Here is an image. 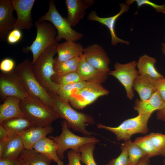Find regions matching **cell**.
<instances>
[{
    "instance_id": "cell-1",
    "label": "cell",
    "mask_w": 165,
    "mask_h": 165,
    "mask_svg": "<svg viewBox=\"0 0 165 165\" xmlns=\"http://www.w3.org/2000/svg\"><path fill=\"white\" fill-rule=\"evenodd\" d=\"M48 92L52 98V108L60 118L66 121L69 128H71L86 136H90L92 133L87 130L86 126L95 123L93 117L89 115L76 111L68 101L60 97L56 93Z\"/></svg>"
},
{
    "instance_id": "cell-2",
    "label": "cell",
    "mask_w": 165,
    "mask_h": 165,
    "mask_svg": "<svg viewBox=\"0 0 165 165\" xmlns=\"http://www.w3.org/2000/svg\"><path fill=\"white\" fill-rule=\"evenodd\" d=\"M58 42L45 49L35 62L32 64V68L35 78L42 87L47 92L57 93L60 86L52 80L55 75L54 70V57L57 53Z\"/></svg>"
},
{
    "instance_id": "cell-3",
    "label": "cell",
    "mask_w": 165,
    "mask_h": 165,
    "mask_svg": "<svg viewBox=\"0 0 165 165\" xmlns=\"http://www.w3.org/2000/svg\"><path fill=\"white\" fill-rule=\"evenodd\" d=\"M20 105L21 111L32 121L35 127L51 126L54 121L60 118L52 107L33 97L30 96L21 101Z\"/></svg>"
},
{
    "instance_id": "cell-4",
    "label": "cell",
    "mask_w": 165,
    "mask_h": 165,
    "mask_svg": "<svg viewBox=\"0 0 165 165\" xmlns=\"http://www.w3.org/2000/svg\"><path fill=\"white\" fill-rule=\"evenodd\" d=\"M24 88L31 97L36 98L52 107V98L35 78L32 68V61L26 59L14 69Z\"/></svg>"
},
{
    "instance_id": "cell-5",
    "label": "cell",
    "mask_w": 165,
    "mask_h": 165,
    "mask_svg": "<svg viewBox=\"0 0 165 165\" xmlns=\"http://www.w3.org/2000/svg\"><path fill=\"white\" fill-rule=\"evenodd\" d=\"M152 113L138 114L135 117L125 120L119 126L112 127L97 124V127L109 130L114 134L118 141H124L130 140L134 134L138 133L144 134L149 131L148 121Z\"/></svg>"
},
{
    "instance_id": "cell-6",
    "label": "cell",
    "mask_w": 165,
    "mask_h": 165,
    "mask_svg": "<svg viewBox=\"0 0 165 165\" xmlns=\"http://www.w3.org/2000/svg\"><path fill=\"white\" fill-rule=\"evenodd\" d=\"M38 21H49L54 26L57 32L56 40L58 42L62 39L75 42L83 37V35L73 30L66 18L63 17L60 14L53 0L49 2L47 12L41 16Z\"/></svg>"
},
{
    "instance_id": "cell-7",
    "label": "cell",
    "mask_w": 165,
    "mask_h": 165,
    "mask_svg": "<svg viewBox=\"0 0 165 165\" xmlns=\"http://www.w3.org/2000/svg\"><path fill=\"white\" fill-rule=\"evenodd\" d=\"M35 24L37 29V35L35 40L30 46L22 49L24 53L31 52L32 64L45 49L58 42L56 40L57 31L51 23L37 21L35 22Z\"/></svg>"
},
{
    "instance_id": "cell-8",
    "label": "cell",
    "mask_w": 165,
    "mask_h": 165,
    "mask_svg": "<svg viewBox=\"0 0 165 165\" xmlns=\"http://www.w3.org/2000/svg\"><path fill=\"white\" fill-rule=\"evenodd\" d=\"M61 126L62 131L59 135L50 136L49 138L54 140L57 144V154L61 160L64 159V153L67 149H71L79 152V148L83 145L99 141V140L94 137H82L74 134L69 130L67 123L64 120L62 121Z\"/></svg>"
},
{
    "instance_id": "cell-9",
    "label": "cell",
    "mask_w": 165,
    "mask_h": 165,
    "mask_svg": "<svg viewBox=\"0 0 165 165\" xmlns=\"http://www.w3.org/2000/svg\"><path fill=\"white\" fill-rule=\"evenodd\" d=\"M109 93L101 84L87 82L85 86L72 96L68 102L75 108L82 109L99 97L107 95Z\"/></svg>"
},
{
    "instance_id": "cell-10",
    "label": "cell",
    "mask_w": 165,
    "mask_h": 165,
    "mask_svg": "<svg viewBox=\"0 0 165 165\" xmlns=\"http://www.w3.org/2000/svg\"><path fill=\"white\" fill-rule=\"evenodd\" d=\"M0 96L3 101L9 97H17L21 101L30 97L24 88L14 70L9 73H0Z\"/></svg>"
},
{
    "instance_id": "cell-11",
    "label": "cell",
    "mask_w": 165,
    "mask_h": 165,
    "mask_svg": "<svg viewBox=\"0 0 165 165\" xmlns=\"http://www.w3.org/2000/svg\"><path fill=\"white\" fill-rule=\"evenodd\" d=\"M137 65V62L135 61L125 64L116 62L114 65V70L108 73L122 84L125 89L127 97L130 100H132L134 97L133 85L134 80L139 75L136 69Z\"/></svg>"
},
{
    "instance_id": "cell-12",
    "label": "cell",
    "mask_w": 165,
    "mask_h": 165,
    "mask_svg": "<svg viewBox=\"0 0 165 165\" xmlns=\"http://www.w3.org/2000/svg\"><path fill=\"white\" fill-rule=\"evenodd\" d=\"M14 10L17 14L13 28L29 30L33 26L31 10L35 0H11Z\"/></svg>"
},
{
    "instance_id": "cell-13",
    "label": "cell",
    "mask_w": 165,
    "mask_h": 165,
    "mask_svg": "<svg viewBox=\"0 0 165 165\" xmlns=\"http://www.w3.org/2000/svg\"><path fill=\"white\" fill-rule=\"evenodd\" d=\"M83 54L86 61L101 71L109 72L110 59L103 47L97 44H92L84 49Z\"/></svg>"
},
{
    "instance_id": "cell-14",
    "label": "cell",
    "mask_w": 165,
    "mask_h": 165,
    "mask_svg": "<svg viewBox=\"0 0 165 165\" xmlns=\"http://www.w3.org/2000/svg\"><path fill=\"white\" fill-rule=\"evenodd\" d=\"M120 9L116 14L107 17H101L98 16L95 11H91L89 14L87 19L90 21L98 22L105 26L109 29L111 36V43L112 45L116 46L119 43L129 45V41L118 38L115 30V24L117 19L124 13L127 12L129 9L130 5L124 3H120Z\"/></svg>"
},
{
    "instance_id": "cell-15",
    "label": "cell",
    "mask_w": 165,
    "mask_h": 165,
    "mask_svg": "<svg viewBox=\"0 0 165 165\" xmlns=\"http://www.w3.org/2000/svg\"><path fill=\"white\" fill-rule=\"evenodd\" d=\"M14 10L11 0H0V41L6 40L9 33L13 30L16 19L13 16Z\"/></svg>"
},
{
    "instance_id": "cell-16",
    "label": "cell",
    "mask_w": 165,
    "mask_h": 165,
    "mask_svg": "<svg viewBox=\"0 0 165 165\" xmlns=\"http://www.w3.org/2000/svg\"><path fill=\"white\" fill-rule=\"evenodd\" d=\"M68 15L66 18L72 27L77 25L83 19L86 10L94 3L93 0H66Z\"/></svg>"
},
{
    "instance_id": "cell-17",
    "label": "cell",
    "mask_w": 165,
    "mask_h": 165,
    "mask_svg": "<svg viewBox=\"0 0 165 165\" xmlns=\"http://www.w3.org/2000/svg\"><path fill=\"white\" fill-rule=\"evenodd\" d=\"M77 72L82 80L101 84L107 79L108 72L99 70L86 60L83 54L81 57Z\"/></svg>"
},
{
    "instance_id": "cell-18",
    "label": "cell",
    "mask_w": 165,
    "mask_h": 165,
    "mask_svg": "<svg viewBox=\"0 0 165 165\" xmlns=\"http://www.w3.org/2000/svg\"><path fill=\"white\" fill-rule=\"evenodd\" d=\"M157 80L141 75L137 77L134 82L133 89L138 94L140 100L148 99L157 91Z\"/></svg>"
},
{
    "instance_id": "cell-19",
    "label": "cell",
    "mask_w": 165,
    "mask_h": 165,
    "mask_svg": "<svg viewBox=\"0 0 165 165\" xmlns=\"http://www.w3.org/2000/svg\"><path fill=\"white\" fill-rule=\"evenodd\" d=\"M84 48L80 43L75 42L66 41L58 44L57 49L58 56L54 60L59 62L81 56L83 54Z\"/></svg>"
},
{
    "instance_id": "cell-20",
    "label": "cell",
    "mask_w": 165,
    "mask_h": 165,
    "mask_svg": "<svg viewBox=\"0 0 165 165\" xmlns=\"http://www.w3.org/2000/svg\"><path fill=\"white\" fill-rule=\"evenodd\" d=\"M53 130V128L51 125L45 127H34L26 130L22 134L24 149H33L38 141L48 134H51Z\"/></svg>"
},
{
    "instance_id": "cell-21",
    "label": "cell",
    "mask_w": 165,
    "mask_h": 165,
    "mask_svg": "<svg viewBox=\"0 0 165 165\" xmlns=\"http://www.w3.org/2000/svg\"><path fill=\"white\" fill-rule=\"evenodd\" d=\"M21 100L13 97L6 98L0 105V123L11 118L25 117L20 107Z\"/></svg>"
},
{
    "instance_id": "cell-22",
    "label": "cell",
    "mask_w": 165,
    "mask_h": 165,
    "mask_svg": "<svg viewBox=\"0 0 165 165\" xmlns=\"http://www.w3.org/2000/svg\"><path fill=\"white\" fill-rule=\"evenodd\" d=\"M165 107V102L156 91L148 99L141 101L136 99L134 108L138 114H141L152 113L154 111L160 110Z\"/></svg>"
},
{
    "instance_id": "cell-23",
    "label": "cell",
    "mask_w": 165,
    "mask_h": 165,
    "mask_svg": "<svg viewBox=\"0 0 165 165\" xmlns=\"http://www.w3.org/2000/svg\"><path fill=\"white\" fill-rule=\"evenodd\" d=\"M33 149L56 162L57 165H64V163L58 156L57 145L54 140L46 137L38 141Z\"/></svg>"
},
{
    "instance_id": "cell-24",
    "label": "cell",
    "mask_w": 165,
    "mask_h": 165,
    "mask_svg": "<svg viewBox=\"0 0 165 165\" xmlns=\"http://www.w3.org/2000/svg\"><path fill=\"white\" fill-rule=\"evenodd\" d=\"M0 124L7 130L9 136L22 134L29 129L35 127L32 121L26 116L11 118L3 121Z\"/></svg>"
},
{
    "instance_id": "cell-25",
    "label": "cell",
    "mask_w": 165,
    "mask_h": 165,
    "mask_svg": "<svg viewBox=\"0 0 165 165\" xmlns=\"http://www.w3.org/2000/svg\"><path fill=\"white\" fill-rule=\"evenodd\" d=\"M22 134L9 136V141L0 159H15L19 157L24 149Z\"/></svg>"
},
{
    "instance_id": "cell-26",
    "label": "cell",
    "mask_w": 165,
    "mask_h": 165,
    "mask_svg": "<svg viewBox=\"0 0 165 165\" xmlns=\"http://www.w3.org/2000/svg\"><path fill=\"white\" fill-rule=\"evenodd\" d=\"M155 58L147 54H144L139 58L137 67L139 75L148 76L156 79L164 78L156 69Z\"/></svg>"
},
{
    "instance_id": "cell-27",
    "label": "cell",
    "mask_w": 165,
    "mask_h": 165,
    "mask_svg": "<svg viewBox=\"0 0 165 165\" xmlns=\"http://www.w3.org/2000/svg\"><path fill=\"white\" fill-rule=\"evenodd\" d=\"M26 161L28 165H51L52 160L34 149H24L19 156Z\"/></svg>"
},
{
    "instance_id": "cell-28",
    "label": "cell",
    "mask_w": 165,
    "mask_h": 165,
    "mask_svg": "<svg viewBox=\"0 0 165 165\" xmlns=\"http://www.w3.org/2000/svg\"><path fill=\"white\" fill-rule=\"evenodd\" d=\"M81 57L74 58L63 62L54 60L55 75L60 76L77 72Z\"/></svg>"
},
{
    "instance_id": "cell-29",
    "label": "cell",
    "mask_w": 165,
    "mask_h": 165,
    "mask_svg": "<svg viewBox=\"0 0 165 165\" xmlns=\"http://www.w3.org/2000/svg\"><path fill=\"white\" fill-rule=\"evenodd\" d=\"M127 149L129 156L128 165H135L144 156H147L142 150L130 140L124 142Z\"/></svg>"
},
{
    "instance_id": "cell-30",
    "label": "cell",
    "mask_w": 165,
    "mask_h": 165,
    "mask_svg": "<svg viewBox=\"0 0 165 165\" xmlns=\"http://www.w3.org/2000/svg\"><path fill=\"white\" fill-rule=\"evenodd\" d=\"M86 83L87 82L82 80L75 83L61 86L57 94L68 102L72 96L85 86Z\"/></svg>"
},
{
    "instance_id": "cell-31",
    "label": "cell",
    "mask_w": 165,
    "mask_h": 165,
    "mask_svg": "<svg viewBox=\"0 0 165 165\" xmlns=\"http://www.w3.org/2000/svg\"><path fill=\"white\" fill-rule=\"evenodd\" d=\"M133 142L150 158L160 155V152L155 148L148 135L137 138Z\"/></svg>"
},
{
    "instance_id": "cell-32",
    "label": "cell",
    "mask_w": 165,
    "mask_h": 165,
    "mask_svg": "<svg viewBox=\"0 0 165 165\" xmlns=\"http://www.w3.org/2000/svg\"><path fill=\"white\" fill-rule=\"evenodd\" d=\"M95 143H90L82 146L79 149L80 161L86 165H97L94 158Z\"/></svg>"
},
{
    "instance_id": "cell-33",
    "label": "cell",
    "mask_w": 165,
    "mask_h": 165,
    "mask_svg": "<svg viewBox=\"0 0 165 165\" xmlns=\"http://www.w3.org/2000/svg\"><path fill=\"white\" fill-rule=\"evenodd\" d=\"M51 79L54 83L60 86L75 83L82 80L77 72L60 76L54 75Z\"/></svg>"
},
{
    "instance_id": "cell-34",
    "label": "cell",
    "mask_w": 165,
    "mask_h": 165,
    "mask_svg": "<svg viewBox=\"0 0 165 165\" xmlns=\"http://www.w3.org/2000/svg\"><path fill=\"white\" fill-rule=\"evenodd\" d=\"M121 152L119 156L112 159L106 165H128L129 156L128 152L124 143L121 144Z\"/></svg>"
},
{
    "instance_id": "cell-35",
    "label": "cell",
    "mask_w": 165,
    "mask_h": 165,
    "mask_svg": "<svg viewBox=\"0 0 165 165\" xmlns=\"http://www.w3.org/2000/svg\"><path fill=\"white\" fill-rule=\"evenodd\" d=\"M126 2L130 5L135 2L138 8L143 5H148L153 8L157 12L165 14V3L162 5H158L148 0H129L126 1Z\"/></svg>"
},
{
    "instance_id": "cell-36",
    "label": "cell",
    "mask_w": 165,
    "mask_h": 165,
    "mask_svg": "<svg viewBox=\"0 0 165 165\" xmlns=\"http://www.w3.org/2000/svg\"><path fill=\"white\" fill-rule=\"evenodd\" d=\"M148 135L155 148L160 152L165 146V134L152 132Z\"/></svg>"
},
{
    "instance_id": "cell-37",
    "label": "cell",
    "mask_w": 165,
    "mask_h": 165,
    "mask_svg": "<svg viewBox=\"0 0 165 165\" xmlns=\"http://www.w3.org/2000/svg\"><path fill=\"white\" fill-rule=\"evenodd\" d=\"M22 36L21 30L18 28H13L8 34L6 41L10 45H14L21 40Z\"/></svg>"
},
{
    "instance_id": "cell-38",
    "label": "cell",
    "mask_w": 165,
    "mask_h": 165,
    "mask_svg": "<svg viewBox=\"0 0 165 165\" xmlns=\"http://www.w3.org/2000/svg\"><path fill=\"white\" fill-rule=\"evenodd\" d=\"M15 63L14 60L9 58L3 59L0 63V70L2 72L9 73L15 68Z\"/></svg>"
},
{
    "instance_id": "cell-39",
    "label": "cell",
    "mask_w": 165,
    "mask_h": 165,
    "mask_svg": "<svg viewBox=\"0 0 165 165\" xmlns=\"http://www.w3.org/2000/svg\"><path fill=\"white\" fill-rule=\"evenodd\" d=\"M80 153L71 150L67 153L68 163L65 165H81L80 160Z\"/></svg>"
},
{
    "instance_id": "cell-40",
    "label": "cell",
    "mask_w": 165,
    "mask_h": 165,
    "mask_svg": "<svg viewBox=\"0 0 165 165\" xmlns=\"http://www.w3.org/2000/svg\"><path fill=\"white\" fill-rule=\"evenodd\" d=\"M25 163V160L20 157L15 159H0V165H24Z\"/></svg>"
},
{
    "instance_id": "cell-41",
    "label": "cell",
    "mask_w": 165,
    "mask_h": 165,
    "mask_svg": "<svg viewBox=\"0 0 165 165\" xmlns=\"http://www.w3.org/2000/svg\"><path fill=\"white\" fill-rule=\"evenodd\" d=\"M157 91L165 102V78L160 79L156 81Z\"/></svg>"
},
{
    "instance_id": "cell-42",
    "label": "cell",
    "mask_w": 165,
    "mask_h": 165,
    "mask_svg": "<svg viewBox=\"0 0 165 165\" xmlns=\"http://www.w3.org/2000/svg\"><path fill=\"white\" fill-rule=\"evenodd\" d=\"M9 133L7 130L0 124V141L4 140L8 138Z\"/></svg>"
},
{
    "instance_id": "cell-43",
    "label": "cell",
    "mask_w": 165,
    "mask_h": 165,
    "mask_svg": "<svg viewBox=\"0 0 165 165\" xmlns=\"http://www.w3.org/2000/svg\"><path fill=\"white\" fill-rule=\"evenodd\" d=\"M156 118L158 120L165 121V107L162 109L157 111Z\"/></svg>"
},
{
    "instance_id": "cell-44",
    "label": "cell",
    "mask_w": 165,
    "mask_h": 165,
    "mask_svg": "<svg viewBox=\"0 0 165 165\" xmlns=\"http://www.w3.org/2000/svg\"><path fill=\"white\" fill-rule=\"evenodd\" d=\"M150 158L148 156H145L142 157L139 162L135 165H149Z\"/></svg>"
},
{
    "instance_id": "cell-45",
    "label": "cell",
    "mask_w": 165,
    "mask_h": 165,
    "mask_svg": "<svg viewBox=\"0 0 165 165\" xmlns=\"http://www.w3.org/2000/svg\"><path fill=\"white\" fill-rule=\"evenodd\" d=\"M9 137L6 139L0 141V157L2 156L4 149L9 141Z\"/></svg>"
},
{
    "instance_id": "cell-46",
    "label": "cell",
    "mask_w": 165,
    "mask_h": 165,
    "mask_svg": "<svg viewBox=\"0 0 165 165\" xmlns=\"http://www.w3.org/2000/svg\"><path fill=\"white\" fill-rule=\"evenodd\" d=\"M160 156H161L165 157V146L160 151Z\"/></svg>"
},
{
    "instance_id": "cell-47",
    "label": "cell",
    "mask_w": 165,
    "mask_h": 165,
    "mask_svg": "<svg viewBox=\"0 0 165 165\" xmlns=\"http://www.w3.org/2000/svg\"><path fill=\"white\" fill-rule=\"evenodd\" d=\"M162 50L163 53L165 55V43H162Z\"/></svg>"
},
{
    "instance_id": "cell-48",
    "label": "cell",
    "mask_w": 165,
    "mask_h": 165,
    "mask_svg": "<svg viewBox=\"0 0 165 165\" xmlns=\"http://www.w3.org/2000/svg\"><path fill=\"white\" fill-rule=\"evenodd\" d=\"M163 165H165V160H163Z\"/></svg>"
},
{
    "instance_id": "cell-49",
    "label": "cell",
    "mask_w": 165,
    "mask_h": 165,
    "mask_svg": "<svg viewBox=\"0 0 165 165\" xmlns=\"http://www.w3.org/2000/svg\"><path fill=\"white\" fill-rule=\"evenodd\" d=\"M24 165H28L27 163L26 162L25 163V164Z\"/></svg>"
},
{
    "instance_id": "cell-50",
    "label": "cell",
    "mask_w": 165,
    "mask_h": 165,
    "mask_svg": "<svg viewBox=\"0 0 165 165\" xmlns=\"http://www.w3.org/2000/svg\"><path fill=\"white\" fill-rule=\"evenodd\" d=\"M164 39H165V35H164Z\"/></svg>"
},
{
    "instance_id": "cell-51",
    "label": "cell",
    "mask_w": 165,
    "mask_h": 165,
    "mask_svg": "<svg viewBox=\"0 0 165 165\" xmlns=\"http://www.w3.org/2000/svg\"><path fill=\"white\" fill-rule=\"evenodd\" d=\"M164 127H165V124H164Z\"/></svg>"
}]
</instances>
